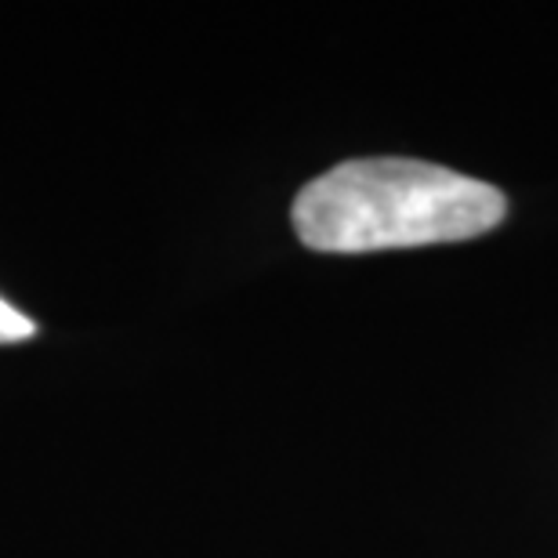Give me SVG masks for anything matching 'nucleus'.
I'll return each instance as SVG.
<instances>
[{
    "label": "nucleus",
    "instance_id": "f257e3e1",
    "mask_svg": "<svg viewBox=\"0 0 558 558\" xmlns=\"http://www.w3.org/2000/svg\"><path fill=\"white\" fill-rule=\"evenodd\" d=\"M505 215L508 199L489 182L403 156L344 160L301 189L290 210L301 243L323 254L472 240Z\"/></svg>",
    "mask_w": 558,
    "mask_h": 558
},
{
    "label": "nucleus",
    "instance_id": "f03ea898",
    "mask_svg": "<svg viewBox=\"0 0 558 558\" xmlns=\"http://www.w3.org/2000/svg\"><path fill=\"white\" fill-rule=\"evenodd\" d=\"M33 319L22 316L19 308H11L4 298H0V344H19V341H26L33 338Z\"/></svg>",
    "mask_w": 558,
    "mask_h": 558
}]
</instances>
